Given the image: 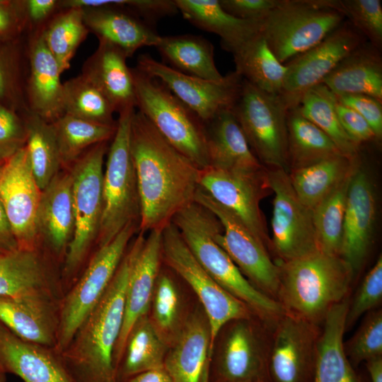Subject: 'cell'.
Here are the masks:
<instances>
[{"instance_id":"cell-42","label":"cell","mask_w":382,"mask_h":382,"mask_svg":"<svg viewBox=\"0 0 382 382\" xmlns=\"http://www.w3.org/2000/svg\"><path fill=\"white\" fill-rule=\"evenodd\" d=\"M61 155L62 166L74 162L91 146L107 142L116 126L96 123L64 114L52 123Z\"/></svg>"},{"instance_id":"cell-53","label":"cell","mask_w":382,"mask_h":382,"mask_svg":"<svg viewBox=\"0 0 382 382\" xmlns=\"http://www.w3.org/2000/svg\"><path fill=\"white\" fill-rule=\"evenodd\" d=\"M25 122L0 103V147H21L25 143Z\"/></svg>"},{"instance_id":"cell-59","label":"cell","mask_w":382,"mask_h":382,"mask_svg":"<svg viewBox=\"0 0 382 382\" xmlns=\"http://www.w3.org/2000/svg\"><path fill=\"white\" fill-rule=\"evenodd\" d=\"M12 83L5 67V64L0 59V99L5 98L11 93Z\"/></svg>"},{"instance_id":"cell-4","label":"cell","mask_w":382,"mask_h":382,"mask_svg":"<svg viewBox=\"0 0 382 382\" xmlns=\"http://www.w3.org/2000/svg\"><path fill=\"white\" fill-rule=\"evenodd\" d=\"M172 222L209 276L225 291L248 306L257 318L272 326L284 313L281 304L257 289L217 243L214 236L223 230L217 217L194 202L178 212Z\"/></svg>"},{"instance_id":"cell-32","label":"cell","mask_w":382,"mask_h":382,"mask_svg":"<svg viewBox=\"0 0 382 382\" xmlns=\"http://www.w3.org/2000/svg\"><path fill=\"white\" fill-rule=\"evenodd\" d=\"M175 3L185 20L218 35L224 49L231 54L260 33V21L233 16L219 0H175Z\"/></svg>"},{"instance_id":"cell-57","label":"cell","mask_w":382,"mask_h":382,"mask_svg":"<svg viewBox=\"0 0 382 382\" xmlns=\"http://www.w3.org/2000/svg\"><path fill=\"white\" fill-rule=\"evenodd\" d=\"M125 382H173L163 367L136 375Z\"/></svg>"},{"instance_id":"cell-62","label":"cell","mask_w":382,"mask_h":382,"mask_svg":"<svg viewBox=\"0 0 382 382\" xmlns=\"http://www.w3.org/2000/svg\"><path fill=\"white\" fill-rule=\"evenodd\" d=\"M257 382H268L267 380H265V381H257Z\"/></svg>"},{"instance_id":"cell-14","label":"cell","mask_w":382,"mask_h":382,"mask_svg":"<svg viewBox=\"0 0 382 382\" xmlns=\"http://www.w3.org/2000/svg\"><path fill=\"white\" fill-rule=\"evenodd\" d=\"M195 202L219 220L223 230L214 238L244 277L260 291L276 301L279 286V268L269 250L231 211L222 206L201 188Z\"/></svg>"},{"instance_id":"cell-35","label":"cell","mask_w":382,"mask_h":382,"mask_svg":"<svg viewBox=\"0 0 382 382\" xmlns=\"http://www.w3.org/2000/svg\"><path fill=\"white\" fill-rule=\"evenodd\" d=\"M168 349L148 315L142 316L132 325L125 340L116 368L117 382H125L139 374L163 367Z\"/></svg>"},{"instance_id":"cell-41","label":"cell","mask_w":382,"mask_h":382,"mask_svg":"<svg viewBox=\"0 0 382 382\" xmlns=\"http://www.w3.org/2000/svg\"><path fill=\"white\" fill-rule=\"evenodd\" d=\"M25 116V146L33 175L42 190L62 166L59 149L52 123L30 110Z\"/></svg>"},{"instance_id":"cell-3","label":"cell","mask_w":382,"mask_h":382,"mask_svg":"<svg viewBox=\"0 0 382 382\" xmlns=\"http://www.w3.org/2000/svg\"><path fill=\"white\" fill-rule=\"evenodd\" d=\"M275 262L279 277L277 300L285 313L322 325L330 309L349 296L354 277L340 256L316 250Z\"/></svg>"},{"instance_id":"cell-60","label":"cell","mask_w":382,"mask_h":382,"mask_svg":"<svg viewBox=\"0 0 382 382\" xmlns=\"http://www.w3.org/2000/svg\"><path fill=\"white\" fill-rule=\"evenodd\" d=\"M20 147L3 146L0 147V175L9 156Z\"/></svg>"},{"instance_id":"cell-13","label":"cell","mask_w":382,"mask_h":382,"mask_svg":"<svg viewBox=\"0 0 382 382\" xmlns=\"http://www.w3.org/2000/svg\"><path fill=\"white\" fill-rule=\"evenodd\" d=\"M55 262L42 246L0 251V296L59 309L64 291Z\"/></svg>"},{"instance_id":"cell-12","label":"cell","mask_w":382,"mask_h":382,"mask_svg":"<svg viewBox=\"0 0 382 382\" xmlns=\"http://www.w3.org/2000/svg\"><path fill=\"white\" fill-rule=\"evenodd\" d=\"M162 262L187 284L203 308L210 328V354L217 333L226 323L256 316L248 306L221 288L204 270L173 222L162 231Z\"/></svg>"},{"instance_id":"cell-26","label":"cell","mask_w":382,"mask_h":382,"mask_svg":"<svg viewBox=\"0 0 382 382\" xmlns=\"http://www.w3.org/2000/svg\"><path fill=\"white\" fill-rule=\"evenodd\" d=\"M37 224L45 248L63 264L74 229L71 172H59L42 190Z\"/></svg>"},{"instance_id":"cell-30","label":"cell","mask_w":382,"mask_h":382,"mask_svg":"<svg viewBox=\"0 0 382 382\" xmlns=\"http://www.w3.org/2000/svg\"><path fill=\"white\" fill-rule=\"evenodd\" d=\"M322 83L335 96L366 95L382 101V55L364 42L323 79Z\"/></svg>"},{"instance_id":"cell-20","label":"cell","mask_w":382,"mask_h":382,"mask_svg":"<svg viewBox=\"0 0 382 382\" xmlns=\"http://www.w3.org/2000/svg\"><path fill=\"white\" fill-rule=\"evenodd\" d=\"M199 187L234 213L269 250L271 241L260 207L270 190L267 168L261 173L246 174L208 166L199 170Z\"/></svg>"},{"instance_id":"cell-11","label":"cell","mask_w":382,"mask_h":382,"mask_svg":"<svg viewBox=\"0 0 382 382\" xmlns=\"http://www.w3.org/2000/svg\"><path fill=\"white\" fill-rule=\"evenodd\" d=\"M281 95L264 92L243 79L231 111L260 163L289 172L286 117Z\"/></svg>"},{"instance_id":"cell-23","label":"cell","mask_w":382,"mask_h":382,"mask_svg":"<svg viewBox=\"0 0 382 382\" xmlns=\"http://www.w3.org/2000/svg\"><path fill=\"white\" fill-rule=\"evenodd\" d=\"M0 367L24 382H74L56 348L24 340L1 321Z\"/></svg>"},{"instance_id":"cell-47","label":"cell","mask_w":382,"mask_h":382,"mask_svg":"<svg viewBox=\"0 0 382 382\" xmlns=\"http://www.w3.org/2000/svg\"><path fill=\"white\" fill-rule=\"evenodd\" d=\"M346 19L376 48H382V4L380 0H340Z\"/></svg>"},{"instance_id":"cell-43","label":"cell","mask_w":382,"mask_h":382,"mask_svg":"<svg viewBox=\"0 0 382 382\" xmlns=\"http://www.w3.org/2000/svg\"><path fill=\"white\" fill-rule=\"evenodd\" d=\"M88 33L83 10L76 7L62 9L44 25L45 42L62 73L70 67L71 59Z\"/></svg>"},{"instance_id":"cell-21","label":"cell","mask_w":382,"mask_h":382,"mask_svg":"<svg viewBox=\"0 0 382 382\" xmlns=\"http://www.w3.org/2000/svg\"><path fill=\"white\" fill-rule=\"evenodd\" d=\"M162 231H149L146 236L139 231L129 244L132 256L125 291L124 320L113 353L115 372L129 331L149 311L153 289L163 264Z\"/></svg>"},{"instance_id":"cell-2","label":"cell","mask_w":382,"mask_h":382,"mask_svg":"<svg viewBox=\"0 0 382 382\" xmlns=\"http://www.w3.org/2000/svg\"><path fill=\"white\" fill-rule=\"evenodd\" d=\"M132 256L129 245L103 296L61 352L74 382H117L113 353L123 325Z\"/></svg>"},{"instance_id":"cell-39","label":"cell","mask_w":382,"mask_h":382,"mask_svg":"<svg viewBox=\"0 0 382 382\" xmlns=\"http://www.w3.org/2000/svg\"><path fill=\"white\" fill-rule=\"evenodd\" d=\"M286 126L290 170L342 155L335 143L296 107L288 109Z\"/></svg>"},{"instance_id":"cell-37","label":"cell","mask_w":382,"mask_h":382,"mask_svg":"<svg viewBox=\"0 0 382 382\" xmlns=\"http://www.w3.org/2000/svg\"><path fill=\"white\" fill-rule=\"evenodd\" d=\"M59 311L0 296V321L18 336L38 345L56 348Z\"/></svg>"},{"instance_id":"cell-27","label":"cell","mask_w":382,"mask_h":382,"mask_svg":"<svg viewBox=\"0 0 382 382\" xmlns=\"http://www.w3.org/2000/svg\"><path fill=\"white\" fill-rule=\"evenodd\" d=\"M82 10L89 32L98 41L118 47L127 57L143 47H156L160 39L151 25L125 8L104 6Z\"/></svg>"},{"instance_id":"cell-31","label":"cell","mask_w":382,"mask_h":382,"mask_svg":"<svg viewBox=\"0 0 382 382\" xmlns=\"http://www.w3.org/2000/svg\"><path fill=\"white\" fill-rule=\"evenodd\" d=\"M349 296L334 306L322 325L312 382H361L344 349Z\"/></svg>"},{"instance_id":"cell-19","label":"cell","mask_w":382,"mask_h":382,"mask_svg":"<svg viewBox=\"0 0 382 382\" xmlns=\"http://www.w3.org/2000/svg\"><path fill=\"white\" fill-rule=\"evenodd\" d=\"M41 192L24 144L9 156L0 175V199L20 248L41 246L37 224Z\"/></svg>"},{"instance_id":"cell-9","label":"cell","mask_w":382,"mask_h":382,"mask_svg":"<svg viewBox=\"0 0 382 382\" xmlns=\"http://www.w3.org/2000/svg\"><path fill=\"white\" fill-rule=\"evenodd\" d=\"M272 328L257 316L226 323L213 342L207 382L267 380Z\"/></svg>"},{"instance_id":"cell-46","label":"cell","mask_w":382,"mask_h":382,"mask_svg":"<svg viewBox=\"0 0 382 382\" xmlns=\"http://www.w3.org/2000/svg\"><path fill=\"white\" fill-rule=\"evenodd\" d=\"M345 352L353 366L382 357V311L366 314L354 334L345 342Z\"/></svg>"},{"instance_id":"cell-8","label":"cell","mask_w":382,"mask_h":382,"mask_svg":"<svg viewBox=\"0 0 382 382\" xmlns=\"http://www.w3.org/2000/svg\"><path fill=\"white\" fill-rule=\"evenodd\" d=\"M135 108L119 113L103 172V211L96 245L110 243L127 224L139 226L141 206L130 149V128Z\"/></svg>"},{"instance_id":"cell-49","label":"cell","mask_w":382,"mask_h":382,"mask_svg":"<svg viewBox=\"0 0 382 382\" xmlns=\"http://www.w3.org/2000/svg\"><path fill=\"white\" fill-rule=\"evenodd\" d=\"M337 100L357 112L369 125L377 141L382 137V101L366 95L336 96Z\"/></svg>"},{"instance_id":"cell-58","label":"cell","mask_w":382,"mask_h":382,"mask_svg":"<svg viewBox=\"0 0 382 382\" xmlns=\"http://www.w3.org/2000/svg\"><path fill=\"white\" fill-rule=\"evenodd\" d=\"M371 382H382V357L366 361Z\"/></svg>"},{"instance_id":"cell-22","label":"cell","mask_w":382,"mask_h":382,"mask_svg":"<svg viewBox=\"0 0 382 382\" xmlns=\"http://www.w3.org/2000/svg\"><path fill=\"white\" fill-rule=\"evenodd\" d=\"M358 154L347 192L340 255L351 267L354 277L368 255L376 209L374 185L368 173L359 164Z\"/></svg>"},{"instance_id":"cell-51","label":"cell","mask_w":382,"mask_h":382,"mask_svg":"<svg viewBox=\"0 0 382 382\" xmlns=\"http://www.w3.org/2000/svg\"><path fill=\"white\" fill-rule=\"evenodd\" d=\"M279 0H219L221 7L238 18L260 21L274 8Z\"/></svg>"},{"instance_id":"cell-34","label":"cell","mask_w":382,"mask_h":382,"mask_svg":"<svg viewBox=\"0 0 382 382\" xmlns=\"http://www.w3.org/2000/svg\"><path fill=\"white\" fill-rule=\"evenodd\" d=\"M155 47L169 66L181 73L214 81L224 78L216 66L213 45L202 36H161Z\"/></svg>"},{"instance_id":"cell-56","label":"cell","mask_w":382,"mask_h":382,"mask_svg":"<svg viewBox=\"0 0 382 382\" xmlns=\"http://www.w3.org/2000/svg\"><path fill=\"white\" fill-rule=\"evenodd\" d=\"M18 248L12 228L0 199V251Z\"/></svg>"},{"instance_id":"cell-10","label":"cell","mask_w":382,"mask_h":382,"mask_svg":"<svg viewBox=\"0 0 382 382\" xmlns=\"http://www.w3.org/2000/svg\"><path fill=\"white\" fill-rule=\"evenodd\" d=\"M137 230L139 224L130 223L110 243L96 248L79 278L64 294L59 311L56 345L60 353L103 296Z\"/></svg>"},{"instance_id":"cell-18","label":"cell","mask_w":382,"mask_h":382,"mask_svg":"<svg viewBox=\"0 0 382 382\" xmlns=\"http://www.w3.org/2000/svg\"><path fill=\"white\" fill-rule=\"evenodd\" d=\"M367 41L347 19L317 45L284 64L281 96L289 109L323 79L359 45Z\"/></svg>"},{"instance_id":"cell-1","label":"cell","mask_w":382,"mask_h":382,"mask_svg":"<svg viewBox=\"0 0 382 382\" xmlns=\"http://www.w3.org/2000/svg\"><path fill=\"white\" fill-rule=\"evenodd\" d=\"M130 149L140 199L139 231L163 230L195 202L200 169L139 110L132 117Z\"/></svg>"},{"instance_id":"cell-28","label":"cell","mask_w":382,"mask_h":382,"mask_svg":"<svg viewBox=\"0 0 382 382\" xmlns=\"http://www.w3.org/2000/svg\"><path fill=\"white\" fill-rule=\"evenodd\" d=\"M127 56L118 47L99 41L96 51L86 59L82 74L108 98L118 114L136 108L134 83Z\"/></svg>"},{"instance_id":"cell-38","label":"cell","mask_w":382,"mask_h":382,"mask_svg":"<svg viewBox=\"0 0 382 382\" xmlns=\"http://www.w3.org/2000/svg\"><path fill=\"white\" fill-rule=\"evenodd\" d=\"M232 54L235 71L243 79L267 93L281 94L286 66L277 59L260 33Z\"/></svg>"},{"instance_id":"cell-25","label":"cell","mask_w":382,"mask_h":382,"mask_svg":"<svg viewBox=\"0 0 382 382\" xmlns=\"http://www.w3.org/2000/svg\"><path fill=\"white\" fill-rule=\"evenodd\" d=\"M210 345L209 321L197 301L165 357L163 368L173 382H207Z\"/></svg>"},{"instance_id":"cell-54","label":"cell","mask_w":382,"mask_h":382,"mask_svg":"<svg viewBox=\"0 0 382 382\" xmlns=\"http://www.w3.org/2000/svg\"><path fill=\"white\" fill-rule=\"evenodd\" d=\"M26 23L23 1L16 7L11 3L0 2V37L20 30Z\"/></svg>"},{"instance_id":"cell-5","label":"cell","mask_w":382,"mask_h":382,"mask_svg":"<svg viewBox=\"0 0 382 382\" xmlns=\"http://www.w3.org/2000/svg\"><path fill=\"white\" fill-rule=\"evenodd\" d=\"M107 142L96 144L72 164L74 229L61 274L64 294L86 265L96 244L103 211V161Z\"/></svg>"},{"instance_id":"cell-52","label":"cell","mask_w":382,"mask_h":382,"mask_svg":"<svg viewBox=\"0 0 382 382\" xmlns=\"http://www.w3.org/2000/svg\"><path fill=\"white\" fill-rule=\"evenodd\" d=\"M121 7L143 18L147 23L178 12L175 0H122Z\"/></svg>"},{"instance_id":"cell-29","label":"cell","mask_w":382,"mask_h":382,"mask_svg":"<svg viewBox=\"0 0 382 382\" xmlns=\"http://www.w3.org/2000/svg\"><path fill=\"white\" fill-rule=\"evenodd\" d=\"M209 166L232 172L258 174L263 166L251 151L231 110L206 125Z\"/></svg>"},{"instance_id":"cell-17","label":"cell","mask_w":382,"mask_h":382,"mask_svg":"<svg viewBox=\"0 0 382 382\" xmlns=\"http://www.w3.org/2000/svg\"><path fill=\"white\" fill-rule=\"evenodd\" d=\"M136 68L161 81L205 125L232 110L243 83L236 71L214 81L181 73L146 54L139 56Z\"/></svg>"},{"instance_id":"cell-16","label":"cell","mask_w":382,"mask_h":382,"mask_svg":"<svg viewBox=\"0 0 382 382\" xmlns=\"http://www.w3.org/2000/svg\"><path fill=\"white\" fill-rule=\"evenodd\" d=\"M321 325L284 313L272 326L268 382H312Z\"/></svg>"},{"instance_id":"cell-45","label":"cell","mask_w":382,"mask_h":382,"mask_svg":"<svg viewBox=\"0 0 382 382\" xmlns=\"http://www.w3.org/2000/svg\"><path fill=\"white\" fill-rule=\"evenodd\" d=\"M63 103L64 114L100 124H117L108 98L82 74L64 82Z\"/></svg>"},{"instance_id":"cell-61","label":"cell","mask_w":382,"mask_h":382,"mask_svg":"<svg viewBox=\"0 0 382 382\" xmlns=\"http://www.w3.org/2000/svg\"><path fill=\"white\" fill-rule=\"evenodd\" d=\"M6 381V372L0 367V382Z\"/></svg>"},{"instance_id":"cell-48","label":"cell","mask_w":382,"mask_h":382,"mask_svg":"<svg viewBox=\"0 0 382 382\" xmlns=\"http://www.w3.org/2000/svg\"><path fill=\"white\" fill-rule=\"evenodd\" d=\"M382 300V257H378L364 277L352 299L346 316L345 330L352 328L364 315L378 308Z\"/></svg>"},{"instance_id":"cell-40","label":"cell","mask_w":382,"mask_h":382,"mask_svg":"<svg viewBox=\"0 0 382 382\" xmlns=\"http://www.w3.org/2000/svg\"><path fill=\"white\" fill-rule=\"evenodd\" d=\"M336 98L323 83L306 91L296 108L307 120L324 132L348 158L359 151L357 146L343 129L335 110Z\"/></svg>"},{"instance_id":"cell-6","label":"cell","mask_w":382,"mask_h":382,"mask_svg":"<svg viewBox=\"0 0 382 382\" xmlns=\"http://www.w3.org/2000/svg\"><path fill=\"white\" fill-rule=\"evenodd\" d=\"M346 20L340 0H279L260 33L283 64L311 49Z\"/></svg>"},{"instance_id":"cell-15","label":"cell","mask_w":382,"mask_h":382,"mask_svg":"<svg viewBox=\"0 0 382 382\" xmlns=\"http://www.w3.org/2000/svg\"><path fill=\"white\" fill-rule=\"evenodd\" d=\"M267 183L274 193L271 250L277 260L288 261L318 250L313 210L296 196L289 172L267 169Z\"/></svg>"},{"instance_id":"cell-24","label":"cell","mask_w":382,"mask_h":382,"mask_svg":"<svg viewBox=\"0 0 382 382\" xmlns=\"http://www.w3.org/2000/svg\"><path fill=\"white\" fill-rule=\"evenodd\" d=\"M43 27L34 33L29 43L25 92L28 110L52 123L64 114V83L59 65L45 42Z\"/></svg>"},{"instance_id":"cell-50","label":"cell","mask_w":382,"mask_h":382,"mask_svg":"<svg viewBox=\"0 0 382 382\" xmlns=\"http://www.w3.org/2000/svg\"><path fill=\"white\" fill-rule=\"evenodd\" d=\"M335 110L343 129L357 146L376 140L368 122L357 112L340 103L337 99Z\"/></svg>"},{"instance_id":"cell-55","label":"cell","mask_w":382,"mask_h":382,"mask_svg":"<svg viewBox=\"0 0 382 382\" xmlns=\"http://www.w3.org/2000/svg\"><path fill=\"white\" fill-rule=\"evenodd\" d=\"M23 3L27 23L30 26L43 27V23L60 8L57 0H27Z\"/></svg>"},{"instance_id":"cell-44","label":"cell","mask_w":382,"mask_h":382,"mask_svg":"<svg viewBox=\"0 0 382 382\" xmlns=\"http://www.w3.org/2000/svg\"><path fill=\"white\" fill-rule=\"evenodd\" d=\"M352 172L313 209L318 248L327 254L341 255L343 221Z\"/></svg>"},{"instance_id":"cell-33","label":"cell","mask_w":382,"mask_h":382,"mask_svg":"<svg viewBox=\"0 0 382 382\" xmlns=\"http://www.w3.org/2000/svg\"><path fill=\"white\" fill-rule=\"evenodd\" d=\"M195 303H190L177 275L162 264L147 315L154 328L168 347L181 332Z\"/></svg>"},{"instance_id":"cell-36","label":"cell","mask_w":382,"mask_h":382,"mask_svg":"<svg viewBox=\"0 0 382 382\" xmlns=\"http://www.w3.org/2000/svg\"><path fill=\"white\" fill-rule=\"evenodd\" d=\"M357 156L348 158L340 155L290 170L291 183L299 200L313 210L352 173Z\"/></svg>"},{"instance_id":"cell-7","label":"cell","mask_w":382,"mask_h":382,"mask_svg":"<svg viewBox=\"0 0 382 382\" xmlns=\"http://www.w3.org/2000/svg\"><path fill=\"white\" fill-rule=\"evenodd\" d=\"M136 108L199 169L209 166L206 125L161 81L132 69Z\"/></svg>"}]
</instances>
